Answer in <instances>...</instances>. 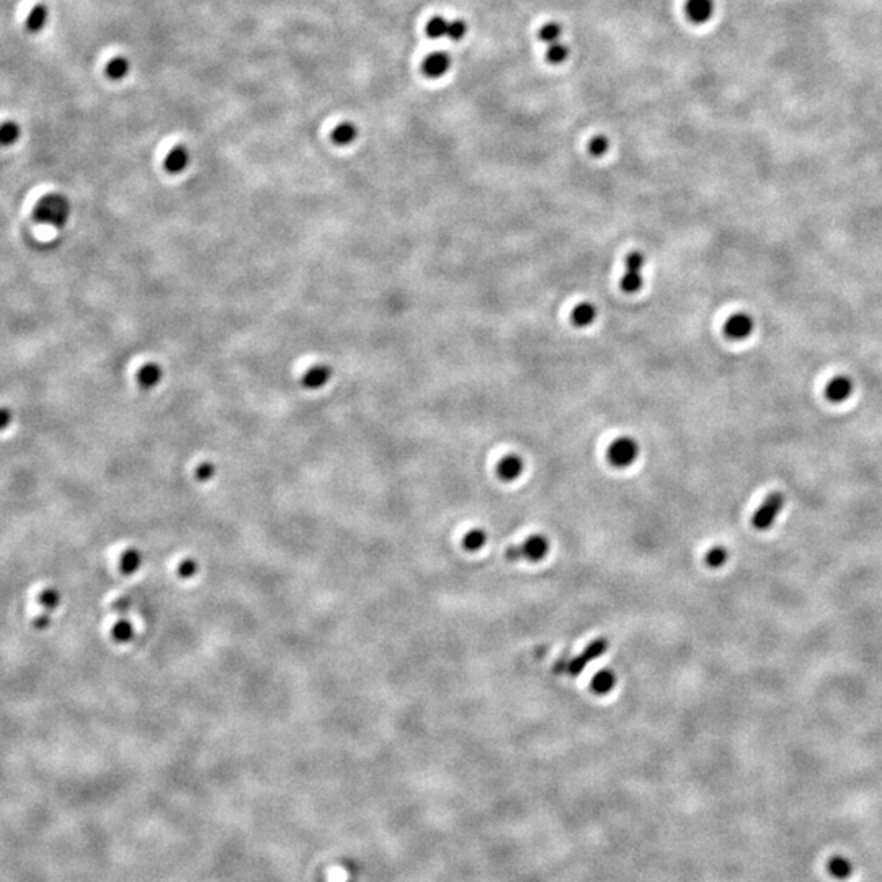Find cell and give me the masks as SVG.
Returning <instances> with one entry per match:
<instances>
[{
    "label": "cell",
    "instance_id": "6da1fadb",
    "mask_svg": "<svg viewBox=\"0 0 882 882\" xmlns=\"http://www.w3.org/2000/svg\"><path fill=\"white\" fill-rule=\"evenodd\" d=\"M72 206L69 198L62 193H46L33 206L31 216L41 226L62 229L71 219Z\"/></svg>",
    "mask_w": 882,
    "mask_h": 882
},
{
    "label": "cell",
    "instance_id": "7a4b0ae2",
    "mask_svg": "<svg viewBox=\"0 0 882 882\" xmlns=\"http://www.w3.org/2000/svg\"><path fill=\"white\" fill-rule=\"evenodd\" d=\"M606 649H608V641L603 639V637L592 641L590 644L585 647V650L580 655L562 657V659H559L557 662H555L553 667L554 674L577 676L578 674H582V671L585 670V667L590 664V662H593L595 659H598V657H602L603 654H605Z\"/></svg>",
    "mask_w": 882,
    "mask_h": 882
},
{
    "label": "cell",
    "instance_id": "3957f363",
    "mask_svg": "<svg viewBox=\"0 0 882 882\" xmlns=\"http://www.w3.org/2000/svg\"><path fill=\"white\" fill-rule=\"evenodd\" d=\"M549 550V541L541 534H533L528 539H525L521 544L510 546L505 550V559L508 562H518V560H529V562H538L546 557Z\"/></svg>",
    "mask_w": 882,
    "mask_h": 882
},
{
    "label": "cell",
    "instance_id": "277c9868",
    "mask_svg": "<svg viewBox=\"0 0 882 882\" xmlns=\"http://www.w3.org/2000/svg\"><path fill=\"white\" fill-rule=\"evenodd\" d=\"M784 502H786V499H784L783 492H771V494L763 500V504L758 506V510L755 511V515L752 518L753 528L758 531H764V529L771 528L774 520H776L778 515L781 513Z\"/></svg>",
    "mask_w": 882,
    "mask_h": 882
},
{
    "label": "cell",
    "instance_id": "5b68a950",
    "mask_svg": "<svg viewBox=\"0 0 882 882\" xmlns=\"http://www.w3.org/2000/svg\"><path fill=\"white\" fill-rule=\"evenodd\" d=\"M637 455H639V446H637V443L632 440V438L623 436L611 443L606 456L611 466L627 467L637 460Z\"/></svg>",
    "mask_w": 882,
    "mask_h": 882
},
{
    "label": "cell",
    "instance_id": "8992f818",
    "mask_svg": "<svg viewBox=\"0 0 882 882\" xmlns=\"http://www.w3.org/2000/svg\"><path fill=\"white\" fill-rule=\"evenodd\" d=\"M644 255L641 252H632L626 258V271L621 278V290L625 292H637L642 286V266H644Z\"/></svg>",
    "mask_w": 882,
    "mask_h": 882
},
{
    "label": "cell",
    "instance_id": "52a82bcc",
    "mask_svg": "<svg viewBox=\"0 0 882 882\" xmlns=\"http://www.w3.org/2000/svg\"><path fill=\"white\" fill-rule=\"evenodd\" d=\"M753 319L745 313L730 315L724 324V334L730 340H745L753 332Z\"/></svg>",
    "mask_w": 882,
    "mask_h": 882
},
{
    "label": "cell",
    "instance_id": "ba28073f",
    "mask_svg": "<svg viewBox=\"0 0 882 882\" xmlns=\"http://www.w3.org/2000/svg\"><path fill=\"white\" fill-rule=\"evenodd\" d=\"M853 392V381L851 378L848 376H835L830 381L827 383L825 386V394L827 401H830L833 404H840L843 401H846L848 397L851 396Z\"/></svg>",
    "mask_w": 882,
    "mask_h": 882
},
{
    "label": "cell",
    "instance_id": "9c48e42d",
    "mask_svg": "<svg viewBox=\"0 0 882 882\" xmlns=\"http://www.w3.org/2000/svg\"><path fill=\"white\" fill-rule=\"evenodd\" d=\"M50 22V7L46 3H36L30 8L25 18V30L30 35H38L48 27Z\"/></svg>",
    "mask_w": 882,
    "mask_h": 882
},
{
    "label": "cell",
    "instance_id": "30bf717a",
    "mask_svg": "<svg viewBox=\"0 0 882 882\" xmlns=\"http://www.w3.org/2000/svg\"><path fill=\"white\" fill-rule=\"evenodd\" d=\"M714 2L713 0H688L686 2V15L691 22L704 23L713 17Z\"/></svg>",
    "mask_w": 882,
    "mask_h": 882
},
{
    "label": "cell",
    "instance_id": "8fae6325",
    "mask_svg": "<svg viewBox=\"0 0 882 882\" xmlns=\"http://www.w3.org/2000/svg\"><path fill=\"white\" fill-rule=\"evenodd\" d=\"M450 64H451L450 56H448L446 52H443V51L433 52V55H430L425 61H423V72H425V76L432 77V79H436V77H441L448 69H450Z\"/></svg>",
    "mask_w": 882,
    "mask_h": 882
},
{
    "label": "cell",
    "instance_id": "7c38bea8",
    "mask_svg": "<svg viewBox=\"0 0 882 882\" xmlns=\"http://www.w3.org/2000/svg\"><path fill=\"white\" fill-rule=\"evenodd\" d=\"M521 472H523V460L516 455L505 456L504 460L499 462V466H497V474H499L500 479L505 482H511V481L518 479V477L521 476Z\"/></svg>",
    "mask_w": 882,
    "mask_h": 882
},
{
    "label": "cell",
    "instance_id": "4fadbf2b",
    "mask_svg": "<svg viewBox=\"0 0 882 882\" xmlns=\"http://www.w3.org/2000/svg\"><path fill=\"white\" fill-rule=\"evenodd\" d=\"M330 376H332V369L327 364H315L314 368L306 371L303 376V386L311 389V391H315V389L324 387L329 383Z\"/></svg>",
    "mask_w": 882,
    "mask_h": 882
},
{
    "label": "cell",
    "instance_id": "5bb4252c",
    "mask_svg": "<svg viewBox=\"0 0 882 882\" xmlns=\"http://www.w3.org/2000/svg\"><path fill=\"white\" fill-rule=\"evenodd\" d=\"M188 164H190V154L187 149L182 148V145H177V148H173L172 150H170L164 162L165 170H167L169 173H182L183 170L188 167Z\"/></svg>",
    "mask_w": 882,
    "mask_h": 882
},
{
    "label": "cell",
    "instance_id": "9a60e30c",
    "mask_svg": "<svg viewBox=\"0 0 882 882\" xmlns=\"http://www.w3.org/2000/svg\"><path fill=\"white\" fill-rule=\"evenodd\" d=\"M162 374H164L162 368H160L159 364L148 363V364H144V367L139 369L138 374H136V378H138V383H139L141 387H143V389H152V387H155L160 383V379H162Z\"/></svg>",
    "mask_w": 882,
    "mask_h": 882
},
{
    "label": "cell",
    "instance_id": "2e32d148",
    "mask_svg": "<svg viewBox=\"0 0 882 882\" xmlns=\"http://www.w3.org/2000/svg\"><path fill=\"white\" fill-rule=\"evenodd\" d=\"M22 138V126L13 120L0 123V148H12Z\"/></svg>",
    "mask_w": 882,
    "mask_h": 882
},
{
    "label": "cell",
    "instance_id": "e0dca14e",
    "mask_svg": "<svg viewBox=\"0 0 882 882\" xmlns=\"http://www.w3.org/2000/svg\"><path fill=\"white\" fill-rule=\"evenodd\" d=\"M827 871L830 872V876L835 877V879H840V881L848 879L853 872V862L848 860L846 856H841V855L832 856L827 862Z\"/></svg>",
    "mask_w": 882,
    "mask_h": 882
},
{
    "label": "cell",
    "instance_id": "ac0fdd59",
    "mask_svg": "<svg viewBox=\"0 0 882 882\" xmlns=\"http://www.w3.org/2000/svg\"><path fill=\"white\" fill-rule=\"evenodd\" d=\"M615 685H616V675L613 674L611 670H602L593 676L590 688L595 695L603 696V695L610 693V691L615 688Z\"/></svg>",
    "mask_w": 882,
    "mask_h": 882
},
{
    "label": "cell",
    "instance_id": "d6986e66",
    "mask_svg": "<svg viewBox=\"0 0 882 882\" xmlns=\"http://www.w3.org/2000/svg\"><path fill=\"white\" fill-rule=\"evenodd\" d=\"M597 308L592 303H582L572 311V322L577 327H588L595 322Z\"/></svg>",
    "mask_w": 882,
    "mask_h": 882
},
{
    "label": "cell",
    "instance_id": "ffe728a7",
    "mask_svg": "<svg viewBox=\"0 0 882 882\" xmlns=\"http://www.w3.org/2000/svg\"><path fill=\"white\" fill-rule=\"evenodd\" d=\"M105 74L110 80H115V82L123 80L125 77L129 74V61L123 56L113 57V59H110L108 64H106Z\"/></svg>",
    "mask_w": 882,
    "mask_h": 882
},
{
    "label": "cell",
    "instance_id": "44dd1931",
    "mask_svg": "<svg viewBox=\"0 0 882 882\" xmlns=\"http://www.w3.org/2000/svg\"><path fill=\"white\" fill-rule=\"evenodd\" d=\"M358 136L357 126L352 123H340L337 128L332 131V139L337 145H348L352 144Z\"/></svg>",
    "mask_w": 882,
    "mask_h": 882
},
{
    "label": "cell",
    "instance_id": "7402d4cb",
    "mask_svg": "<svg viewBox=\"0 0 882 882\" xmlns=\"http://www.w3.org/2000/svg\"><path fill=\"white\" fill-rule=\"evenodd\" d=\"M727 559H729V550L725 549L724 546H714V548H711L704 557L706 565L711 569L723 567V565H725V562H727Z\"/></svg>",
    "mask_w": 882,
    "mask_h": 882
},
{
    "label": "cell",
    "instance_id": "603a6c76",
    "mask_svg": "<svg viewBox=\"0 0 882 882\" xmlns=\"http://www.w3.org/2000/svg\"><path fill=\"white\" fill-rule=\"evenodd\" d=\"M485 541H487V534L484 529H471L469 533L464 536V539H462V546H464V549L469 550V553H476V550L482 549V546L485 544Z\"/></svg>",
    "mask_w": 882,
    "mask_h": 882
},
{
    "label": "cell",
    "instance_id": "cb8c5ba5",
    "mask_svg": "<svg viewBox=\"0 0 882 882\" xmlns=\"http://www.w3.org/2000/svg\"><path fill=\"white\" fill-rule=\"evenodd\" d=\"M448 25H450V22H446L443 17L432 18L427 25V35L430 38H435V40H438V38H441V36H446Z\"/></svg>",
    "mask_w": 882,
    "mask_h": 882
},
{
    "label": "cell",
    "instance_id": "d4e9b609",
    "mask_svg": "<svg viewBox=\"0 0 882 882\" xmlns=\"http://www.w3.org/2000/svg\"><path fill=\"white\" fill-rule=\"evenodd\" d=\"M559 36H560V27L557 25V23H548V25H544L539 31L541 40L549 43V45L557 43Z\"/></svg>",
    "mask_w": 882,
    "mask_h": 882
},
{
    "label": "cell",
    "instance_id": "484cf974",
    "mask_svg": "<svg viewBox=\"0 0 882 882\" xmlns=\"http://www.w3.org/2000/svg\"><path fill=\"white\" fill-rule=\"evenodd\" d=\"M567 56H569V50L562 45V43L557 41V43H553V45L549 46L548 57H549L550 62H554V64H559V62L565 61V59H567Z\"/></svg>",
    "mask_w": 882,
    "mask_h": 882
},
{
    "label": "cell",
    "instance_id": "4316f807",
    "mask_svg": "<svg viewBox=\"0 0 882 882\" xmlns=\"http://www.w3.org/2000/svg\"><path fill=\"white\" fill-rule=\"evenodd\" d=\"M466 31H467L466 23L461 22V20H455V22H450V25H448L446 36L450 38V40H453V41H460L461 38H464Z\"/></svg>",
    "mask_w": 882,
    "mask_h": 882
},
{
    "label": "cell",
    "instance_id": "83f0119b",
    "mask_svg": "<svg viewBox=\"0 0 882 882\" xmlns=\"http://www.w3.org/2000/svg\"><path fill=\"white\" fill-rule=\"evenodd\" d=\"M608 148H610V143H608V139L603 138V136H597V138H593L590 141V145H588L592 155H595V157H602L603 154H606Z\"/></svg>",
    "mask_w": 882,
    "mask_h": 882
},
{
    "label": "cell",
    "instance_id": "f1b7e54d",
    "mask_svg": "<svg viewBox=\"0 0 882 882\" xmlns=\"http://www.w3.org/2000/svg\"><path fill=\"white\" fill-rule=\"evenodd\" d=\"M13 422V412L7 407H0V432L7 430Z\"/></svg>",
    "mask_w": 882,
    "mask_h": 882
},
{
    "label": "cell",
    "instance_id": "f546056e",
    "mask_svg": "<svg viewBox=\"0 0 882 882\" xmlns=\"http://www.w3.org/2000/svg\"><path fill=\"white\" fill-rule=\"evenodd\" d=\"M209 471H211V467H209V466H201V467H199L198 474L201 476V477H206L209 474Z\"/></svg>",
    "mask_w": 882,
    "mask_h": 882
}]
</instances>
